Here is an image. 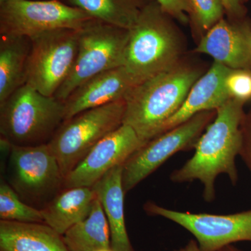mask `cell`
Returning <instances> with one entry per match:
<instances>
[{"label": "cell", "instance_id": "cell-1", "mask_svg": "<svg viewBox=\"0 0 251 251\" xmlns=\"http://www.w3.org/2000/svg\"><path fill=\"white\" fill-rule=\"evenodd\" d=\"M245 103L229 99L216 110L215 119L198 140L195 153L182 166L172 172L170 179L177 184L200 181L203 199L211 202L216 198V181L227 175L232 185L239 180L236 157L241 147V122Z\"/></svg>", "mask_w": 251, "mask_h": 251}, {"label": "cell", "instance_id": "cell-2", "mask_svg": "<svg viewBox=\"0 0 251 251\" xmlns=\"http://www.w3.org/2000/svg\"><path fill=\"white\" fill-rule=\"evenodd\" d=\"M206 71L184 56L179 62L134 86L125 96L124 123L145 144L159 134L162 126L175 115L196 81Z\"/></svg>", "mask_w": 251, "mask_h": 251}, {"label": "cell", "instance_id": "cell-3", "mask_svg": "<svg viewBox=\"0 0 251 251\" xmlns=\"http://www.w3.org/2000/svg\"><path fill=\"white\" fill-rule=\"evenodd\" d=\"M175 21L156 0H151L128 29L124 67L138 84L167 70L184 57L186 40Z\"/></svg>", "mask_w": 251, "mask_h": 251}, {"label": "cell", "instance_id": "cell-4", "mask_svg": "<svg viewBox=\"0 0 251 251\" xmlns=\"http://www.w3.org/2000/svg\"><path fill=\"white\" fill-rule=\"evenodd\" d=\"M64 119V101L25 84L0 104L1 138L16 146L49 143Z\"/></svg>", "mask_w": 251, "mask_h": 251}, {"label": "cell", "instance_id": "cell-5", "mask_svg": "<svg viewBox=\"0 0 251 251\" xmlns=\"http://www.w3.org/2000/svg\"><path fill=\"white\" fill-rule=\"evenodd\" d=\"M125 99L85 110L64 120L49 144L64 178L87 153L124 123Z\"/></svg>", "mask_w": 251, "mask_h": 251}, {"label": "cell", "instance_id": "cell-6", "mask_svg": "<svg viewBox=\"0 0 251 251\" xmlns=\"http://www.w3.org/2000/svg\"><path fill=\"white\" fill-rule=\"evenodd\" d=\"M128 29L91 19L79 29L76 59L67 80L54 97L65 101L73 91L92 77L122 67Z\"/></svg>", "mask_w": 251, "mask_h": 251}, {"label": "cell", "instance_id": "cell-7", "mask_svg": "<svg viewBox=\"0 0 251 251\" xmlns=\"http://www.w3.org/2000/svg\"><path fill=\"white\" fill-rule=\"evenodd\" d=\"M216 115V110L199 112L142 145L123 164L122 184L125 193L133 190L175 153L195 150L201 135Z\"/></svg>", "mask_w": 251, "mask_h": 251}, {"label": "cell", "instance_id": "cell-8", "mask_svg": "<svg viewBox=\"0 0 251 251\" xmlns=\"http://www.w3.org/2000/svg\"><path fill=\"white\" fill-rule=\"evenodd\" d=\"M9 150L8 182L29 205L44 203L46 206L58 194L64 179L49 144L11 145Z\"/></svg>", "mask_w": 251, "mask_h": 251}, {"label": "cell", "instance_id": "cell-9", "mask_svg": "<svg viewBox=\"0 0 251 251\" xmlns=\"http://www.w3.org/2000/svg\"><path fill=\"white\" fill-rule=\"evenodd\" d=\"M79 29H55L31 38L26 84L44 95H55L74 67Z\"/></svg>", "mask_w": 251, "mask_h": 251}, {"label": "cell", "instance_id": "cell-10", "mask_svg": "<svg viewBox=\"0 0 251 251\" xmlns=\"http://www.w3.org/2000/svg\"><path fill=\"white\" fill-rule=\"evenodd\" d=\"M94 19L59 0H9L0 5V35L32 38L59 29H79Z\"/></svg>", "mask_w": 251, "mask_h": 251}, {"label": "cell", "instance_id": "cell-11", "mask_svg": "<svg viewBox=\"0 0 251 251\" xmlns=\"http://www.w3.org/2000/svg\"><path fill=\"white\" fill-rule=\"evenodd\" d=\"M144 210L169 220L192 234L202 251H219L240 242H251V209L220 215L168 209L148 201Z\"/></svg>", "mask_w": 251, "mask_h": 251}, {"label": "cell", "instance_id": "cell-12", "mask_svg": "<svg viewBox=\"0 0 251 251\" xmlns=\"http://www.w3.org/2000/svg\"><path fill=\"white\" fill-rule=\"evenodd\" d=\"M142 145L135 130L123 124L87 153L64 178L63 188L93 187L108 172L123 165Z\"/></svg>", "mask_w": 251, "mask_h": 251}, {"label": "cell", "instance_id": "cell-13", "mask_svg": "<svg viewBox=\"0 0 251 251\" xmlns=\"http://www.w3.org/2000/svg\"><path fill=\"white\" fill-rule=\"evenodd\" d=\"M193 52L208 54L230 69H251V18H223L200 40Z\"/></svg>", "mask_w": 251, "mask_h": 251}, {"label": "cell", "instance_id": "cell-14", "mask_svg": "<svg viewBox=\"0 0 251 251\" xmlns=\"http://www.w3.org/2000/svg\"><path fill=\"white\" fill-rule=\"evenodd\" d=\"M138 82L124 66L99 74L81 84L64 101L65 119L85 110L125 99Z\"/></svg>", "mask_w": 251, "mask_h": 251}, {"label": "cell", "instance_id": "cell-15", "mask_svg": "<svg viewBox=\"0 0 251 251\" xmlns=\"http://www.w3.org/2000/svg\"><path fill=\"white\" fill-rule=\"evenodd\" d=\"M230 69L214 62L191 87L181 108L162 126L159 134L184 123L199 112L217 110L229 97L225 80Z\"/></svg>", "mask_w": 251, "mask_h": 251}, {"label": "cell", "instance_id": "cell-16", "mask_svg": "<svg viewBox=\"0 0 251 251\" xmlns=\"http://www.w3.org/2000/svg\"><path fill=\"white\" fill-rule=\"evenodd\" d=\"M123 165L117 166L99 180L92 188L106 216L113 251H135L126 227L125 191L122 184Z\"/></svg>", "mask_w": 251, "mask_h": 251}, {"label": "cell", "instance_id": "cell-17", "mask_svg": "<svg viewBox=\"0 0 251 251\" xmlns=\"http://www.w3.org/2000/svg\"><path fill=\"white\" fill-rule=\"evenodd\" d=\"M0 251H70L63 236L44 223L0 221Z\"/></svg>", "mask_w": 251, "mask_h": 251}, {"label": "cell", "instance_id": "cell-18", "mask_svg": "<svg viewBox=\"0 0 251 251\" xmlns=\"http://www.w3.org/2000/svg\"><path fill=\"white\" fill-rule=\"evenodd\" d=\"M96 197L92 187L64 188L41 209L44 224L63 235L90 214Z\"/></svg>", "mask_w": 251, "mask_h": 251}, {"label": "cell", "instance_id": "cell-19", "mask_svg": "<svg viewBox=\"0 0 251 251\" xmlns=\"http://www.w3.org/2000/svg\"><path fill=\"white\" fill-rule=\"evenodd\" d=\"M30 38L0 35V104L26 84Z\"/></svg>", "mask_w": 251, "mask_h": 251}, {"label": "cell", "instance_id": "cell-20", "mask_svg": "<svg viewBox=\"0 0 251 251\" xmlns=\"http://www.w3.org/2000/svg\"><path fill=\"white\" fill-rule=\"evenodd\" d=\"M62 236L70 251H97L111 248L108 221L97 196L90 214Z\"/></svg>", "mask_w": 251, "mask_h": 251}, {"label": "cell", "instance_id": "cell-21", "mask_svg": "<svg viewBox=\"0 0 251 251\" xmlns=\"http://www.w3.org/2000/svg\"><path fill=\"white\" fill-rule=\"evenodd\" d=\"M82 10L94 19L130 29L151 0H60Z\"/></svg>", "mask_w": 251, "mask_h": 251}, {"label": "cell", "instance_id": "cell-22", "mask_svg": "<svg viewBox=\"0 0 251 251\" xmlns=\"http://www.w3.org/2000/svg\"><path fill=\"white\" fill-rule=\"evenodd\" d=\"M0 219L20 223H44L41 209L24 202L12 186L1 180Z\"/></svg>", "mask_w": 251, "mask_h": 251}, {"label": "cell", "instance_id": "cell-23", "mask_svg": "<svg viewBox=\"0 0 251 251\" xmlns=\"http://www.w3.org/2000/svg\"><path fill=\"white\" fill-rule=\"evenodd\" d=\"M191 32L196 42L205 35L216 23L225 18L226 10L222 0H188Z\"/></svg>", "mask_w": 251, "mask_h": 251}, {"label": "cell", "instance_id": "cell-24", "mask_svg": "<svg viewBox=\"0 0 251 251\" xmlns=\"http://www.w3.org/2000/svg\"><path fill=\"white\" fill-rule=\"evenodd\" d=\"M225 86L229 98L245 104L251 101V69H230Z\"/></svg>", "mask_w": 251, "mask_h": 251}, {"label": "cell", "instance_id": "cell-25", "mask_svg": "<svg viewBox=\"0 0 251 251\" xmlns=\"http://www.w3.org/2000/svg\"><path fill=\"white\" fill-rule=\"evenodd\" d=\"M241 147L239 156L251 175V108L244 114L241 122Z\"/></svg>", "mask_w": 251, "mask_h": 251}, {"label": "cell", "instance_id": "cell-26", "mask_svg": "<svg viewBox=\"0 0 251 251\" xmlns=\"http://www.w3.org/2000/svg\"><path fill=\"white\" fill-rule=\"evenodd\" d=\"M161 7L175 21L187 25L189 23L188 14L191 11L188 0H156Z\"/></svg>", "mask_w": 251, "mask_h": 251}, {"label": "cell", "instance_id": "cell-27", "mask_svg": "<svg viewBox=\"0 0 251 251\" xmlns=\"http://www.w3.org/2000/svg\"><path fill=\"white\" fill-rule=\"evenodd\" d=\"M226 10V17L239 19L247 17L249 0H222Z\"/></svg>", "mask_w": 251, "mask_h": 251}, {"label": "cell", "instance_id": "cell-28", "mask_svg": "<svg viewBox=\"0 0 251 251\" xmlns=\"http://www.w3.org/2000/svg\"><path fill=\"white\" fill-rule=\"evenodd\" d=\"M174 251H202L199 247L198 242L196 239H191L189 242L184 246V247L180 248L177 250Z\"/></svg>", "mask_w": 251, "mask_h": 251}, {"label": "cell", "instance_id": "cell-29", "mask_svg": "<svg viewBox=\"0 0 251 251\" xmlns=\"http://www.w3.org/2000/svg\"><path fill=\"white\" fill-rule=\"evenodd\" d=\"M219 251H244L242 250V249H238V248L234 247V246L232 245H229L227 246V247L223 248V249H221V250H219Z\"/></svg>", "mask_w": 251, "mask_h": 251}, {"label": "cell", "instance_id": "cell-30", "mask_svg": "<svg viewBox=\"0 0 251 251\" xmlns=\"http://www.w3.org/2000/svg\"><path fill=\"white\" fill-rule=\"evenodd\" d=\"M9 1V0H0V5L5 4V3H6Z\"/></svg>", "mask_w": 251, "mask_h": 251}, {"label": "cell", "instance_id": "cell-31", "mask_svg": "<svg viewBox=\"0 0 251 251\" xmlns=\"http://www.w3.org/2000/svg\"><path fill=\"white\" fill-rule=\"evenodd\" d=\"M97 251H113L112 250L111 248H110V249H101V250H99Z\"/></svg>", "mask_w": 251, "mask_h": 251}, {"label": "cell", "instance_id": "cell-32", "mask_svg": "<svg viewBox=\"0 0 251 251\" xmlns=\"http://www.w3.org/2000/svg\"><path fill=\"white\" fill-rule=\"evenodd\" d=\"M42 1H44V0H42ZM59 1H60V0H59Z\"/></svg>", "mask_w": 251, "mask_h": 251}]
</instances>
